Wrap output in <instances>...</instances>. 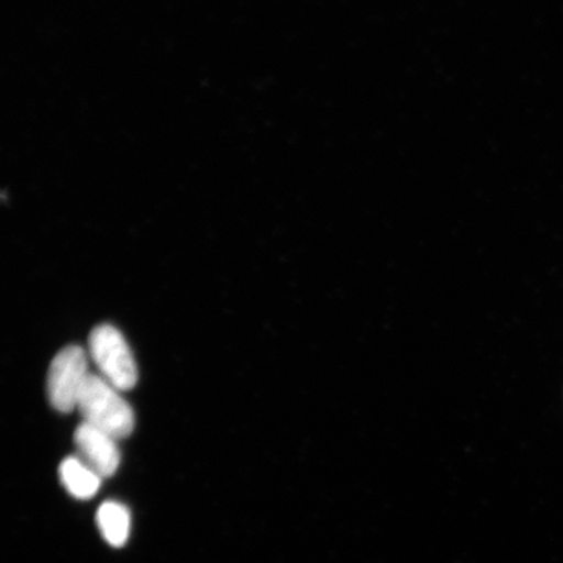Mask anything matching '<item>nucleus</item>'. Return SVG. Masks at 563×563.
Wrapping results in <instances>:
<instances>
[{
	"label": "nucleus",
	"instance_id": "4",
	"mask_svg": "<svg viewBox=\"0 0 563 563\" xmlns=\"http://www.w3.org/2000/svg\"><path fill=\"white\" fill-rule=\"evenodd\" d=\"M75 445L79 457L95 470L102 478L114 475L121 464V452H119L117 439L81 422L74 434Z\"/></svg>",
	"mask_w": 563,
	"mask_h": 563
},
{
	"label": "nucleus",
	"instance_id": "2",
	"mask_svg": "<svg viewBox=\"0 0 563 563\" xmlns=\"http://www.w3.org/2000/svg\"><path fill=\"white\" fill-rule=\"evenodd\" d=\"M89 356L98 375L122 393L136 386L139 379L135 356L125 338L115 327L103 323L89 335Z\"/></svg>",
	"mask_w": 563,
	"mask_h": 563
},
{
	"label": "nucleus",
	"instance_id": "5",
	"mask_svg": "<svg viewBox=\"0 0 563 563\" xmlns=\"http://www.w3.org/2000/svg\"><path fill=\"white\" fill-rule=\"evenodd\" d=\"M59 476L63 487L77 499L93 498L102 484V477L79 456L66 457L60 464Z\"/></svg>",
	"mask_w": 563,
	"mask_h": 563
},
{
	"label": "nucleus",
	"instance_id": "3",
	"mask_svg": "<svg viewBox=\"0 0 563 563\" xmlns=\"http://www.w3.org/2000/svg\"><path fill=\"white\" fill-rule=\"evenodd\" d=\"M88 352L68 346L56 354L47 373V397L56 411L69 413L77 408L89 372Z\"/></svg>",
	"mask_w": 563,
	"mask_h": 563
},
{
	"label": "nucleus",
	"instance_id": "6",
	"mask_svg": "<svg viewBox=\"0 0 563 563\" xmlns=\"http://www.w3.org/2000/svg\"><path fill=\"white\" fill-rule=\"evenodd\" d=\"M97 525L102 537L112 547H123L131 531V514L124 505L109 501L97 512Z\"/></svg>",
	"mask_w": 563,
	"mask_h": 563
},
{
	"label": "nucleus",
	"instance_id": "1",
	"mask_svg": "<svg viewBox=\"0 0 563 563\" xmlns=\"http://www.w3.org/2000/svg\"><path fill=\"white\" fill-rule=\"evenodd\" d=\"M77 410L82 421L101 429L117 440L129 438L135 429V412L122 396V391L106 382L98 373H91L82 387Z\"/></svg>",
	"mask_w": 563,
	"mask_h": 563
}]
</instances>
